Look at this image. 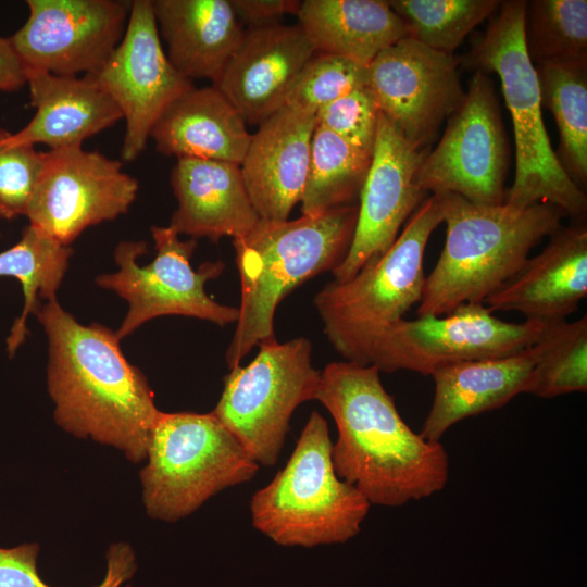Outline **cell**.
<instances>
[{"mask_svg": "<svg viewBox=\"0 0 587 587\" xmlns=\"http://www.w3.org/2000/svg\"><path fill=\"white\" fill-rule=\"evenodd\" d=\"M377 366L332 362L321 372L315 400L333 416V464L370 502L400 507L442 490L449 458L439 441L413 432L384 388Z\"/></svg>", "mask_w": 587, "mask_h": 587, "instance_id": "obj_1", "label": "cell"}, {"mask_svg": "<svg viewBox=\"0 0 587 587\" xmlns=\"http://www.w3.org/2000/svg\"><path fill=\"white\" fill-rule=\"evenodd\" d=\"M35 314L48 339L47 386L55 423L141 462L162 412L146 376L125 358L116 333L98 323L80 324L57 299Z\"/></svg>", "mask_w": 587, "mask_h": 587, "instance_id": "obj_2", "label": "cell"}, {"mask_svg": "<svg viewBox=\"0 0 587 587\" xmlns=\"http://www.w3.org/2000/svg\"><path fill=\"white\" fill-rule=\"evenodd\" d=\"M358 211V204H349L295 220L260 218L247 234L233 239L241 294L226 351L229 369L239 365L254 346L277 340L275 312L292 289L342 262Z\"/></svg>", "mask_w": 587, "mask_h": 587, "instance_id": "obj_3", "label": "cell"}, {"mask_svg": "<svg viewBox=\"0 0 587 587\" xmlns=\"http://www.w3.org/2000/svg\"><path fill=\"white\" fill-rule=\"evenodd\" d=\"M439 197L446 241L425 277L416 316H441L464 303H483L520 272L530 250L565 217L549 203L519 209L473 203L452 193Z\"/></svg>", "mask_w": 587, "mask_h": 587, "instance_id": "obj_4", "label": "cell"}, {"mask_svg": "<svg viewBox=\"0 0 587 587\" xmlns=\"http://www.w3.org/2000/svg\"><path fill=\"white\" fill-rule=\"evenodd\" d=\"M526 2L501 1L485 33L460 62L500 79L515 142V175L504 203L519 209L549 203L582 221L586 193L562 167L544 123L537 71L525 45Z\"/></svg>", "mask_w": 587, "mask_h": 587, "instance_id": "obj_5", "label": "cell"}, {"mask_svg": "<svg viewBox=\"0 0 587 587\" xmlns=\"http://www.w3.org/2000/svg\"><path fill=\"white\" fill-rule=\"evenodd\" d=\"M440 223L441 199L429 195L380 258L348 282L333 280L317 292L314 305L324 333L346 361L369 365L382 335L421 301L424 253Z\"/></svg>", "mask_w": 587, "mask_h": 587, "instance_id": "obj_6", "label": "cell"}, {"mask_svg": "<svg viewBox=\"0 0 587 587\" xmlns=\"http://www.w3.org/2000/svg\"><path fill=\"white\" fill-rule=\"evenodd\" d=\"M326 420L313 411L286 465L250 500L253 527L282 546L346 542L370 502L336 474Z\"/></svg>", "mask_w": 587, "mask_h": 587, "instance_id": "obj_7", "label": "cell"}, {"mask_svg": "<svg viewBox=\"0 0 587 587\" xmlns=\"http://www.w3.org/2000/svg\"><path fill=\"white\" fill-rule=\"evenodd\" d=\"M140 472L147 514L175 522L223 489L251 480L259 464L212 414L162 412Z\"/></svg>", "mask_w": 587, "mask_h": 587, "instance_id": "obj_8", "label": "cell"}, {"mask_svg": "<svg viewBox=\"0 0 587 587\" xmlns=\"http://www.w3.org/2000/svg\"><path fill=\"white\" fill-rule=\"evenodd\" d=\"M320 376L307 338L261 344L248 365L230 369L211 413L258 464L272 466L280 454L292 413L299 404L315 400Z\"/></svg>", "mask_w": 587, "mask_h": 587, "instance_id": "obj_9", "label": "cell"}, {"mask_svg": "<svg viewBox=\"0 0 587 587\" xmlns=\"http://www.w3.org/2000/svg\"><path fill=\"white\" fill-rule=\"evenodd\" d=\"M151 235L157 251L151 263L138 264V259L148 253L146 241L124 240L114 251L118 270L96 277L99 287L114 291L128 303L115 330L118 339L163 315L190 316L220 326L236 323L238 308L221 304L205 291V284L218 277L225 264L204 262L196 271L190 263L196 239L182 240L170 226H152Z\"/></svg>", "mask_w": 587, "mask_h": 587, "instance_id": "obj_10", "label": "cell"}, {"mask_svg": "<svg viewBox=\"0 0 587 587\" xmlns=\"http://www.w3.org/2000/svg\"><path fill=\"white\" fill-rule=\"evenodd\" d=\"M510 164L508 138L490 76L475 71L460 105L448 117L435 149L414 177L426 195H458L486 205L505 202Z\"/></svg>", "mask_w": 587, "mask_h": 587, "instance_id": "obj_11", "label": "cell"}, {"mask_svg": "<svg viewBox=\"0 0 587 587\" xmlns=\"http://www.w3.org/2000/svg\"><path fill=\"white\" fill-rule=\"evenodd\" d=\"M484 303H464L441 316L401 320L376 342L370 364L379 372L407 370L430 375L462 361L503 358L532 347L549 323H509Z\"/></svg>", "mask_w": 587, "mask_h": 587, "instance_id": "obj_12", "label": "cell"}, {"mask_svg": "<svg viewBox=\"0 0 587 587\" xmlns=\"http://www.w3.org/2000/svg\"><path fill=\"white\" fill-rule=\"evenodd\" d=\"M139 189L122 162L83 146L49 150L26 207L33 225L63 246L126 214Z\"/></svg>", "mask_w": 587, "mask_h": 587, "instance_id": "obj_13", "label": "cell"}, {"mask_svg": "<svg viewBox=\"0 0 587 587\" xmlns=\"http://www.w3.org/2000/svg\"><path fill=\"white\" fill-rule=\"evenodd\" d=\"M29 14L9 38L25 76L96 75L121 42L132 1L27 0Z\"/></svg>", "mask_w": 587, "mask_h": 587, "instance_id": "obj_14", "label": "cell"}, {"mask_svg": "<svg viewBox=\"0 0 587 587\" xmlns=\"http://www.w3.org/2000/svg\"><path fill=\"white\" fill-rule=\"evenodd\" d=\"M92 76L125 121L121 155L127 162L145 150L153 126L168 105L193 86L167 59L151 0L132 1L121 42Z\"/></svg>", "mask_w": 587, "mask_h": 587, "instance_id": "obj_15", "label": "cell"}, {"mask_svg": "<svg viewBox=\"0 0 587 587\" xmlns=\"http://www.w3.org/2000/svg\"><path fill=\"white\" fill-rule=\"evenodd\" d=\"M460 59L411 37L383 50L366 67V87L379 112L417 149L425 150L462 102Z\"/></svg>", "mask_w": 587, "mask_h": 587, "instance_id": "obj_16", "label": "cell"}, {"mask_svg": "<svg viewBox=\"0 0 587 587\" xmlns=\"http://www.w3.org/2000/svg\"><path fill=\"white\" fill-rule=\"evenodd\" d=\"M425 154L379 112L372 162L359 197L354 235L347 255L332 272L335 282H348L380 258L427 198L414 183Z\"/></svg>", "mask_w": 587, "mask_h": 587, "instance_id": "obj_17", "label": "cell"}, {"mask_svg": "<svg viewBox=\"0 0 587 587\" xmlns=\"http://www.w3.org/2000/svg\"><path fill=\"white\" fill-rule=\"evenodd\" d=\"M315 53L298 24L248 28L213 86L246 123L259 125L285 105L294 84Z\"/></svg>", "mask_w": 587, "mask_h": 587, "instance_id": "obj_18", "label": "cell"}, {"mask_svg": "<svg viewBox=\"0 0 587 587\" xmlns=\"http://www.w3.org/2000/svg\"><path fill=\"white\" fill-rule=\"evenodd\" d=\"M315 126L314 114L284 105L251 135L240 172L260 218L286 221L300 203Z\"/></svg>", "mask_w": 587, "mask_h": 587, "instance_id": "obj_19", "label": "cell"}, {"mask_svg": "<svg viewBox=\"0 0 587 587\" xmlns=\"http://www.w3.org/2000/svg\"><path fill=\"white\" fill-rule=\"evenodd\" d=\"M546 248L528 258L511 279L483 303L491 311H515L542 323L564 321L587 296V225L560 226Z\"/></svg>", "mask_w": 587, "mask_h": 587, "instance_id": "obj_20", "label": "cell"}, {"mask_svg": "<svg viewBox=\"0 0 587 587\" xmlns=\"http://www.w3.org/2000/svg\"><path fill=\"white\" fill-rule=\"evenodd\" d=\"M177 200L170 227L192 239L218 241L247 234L260 220L246 189L240 165L204 160L177 159L171 172Z\"/></svg>", "mask_w": 587, "mask_h": 587, "instance_id": "obj_21", "label": "cell"}, {"mask_svg": "<svg viewBox=\"0 0 587 587\" xmlns=\"http://www.w3.org/2000/svg\"><path fill=\"white\" fill-rule=\"evenodd\" d=\"M536 364L534 345L508 357L442 365L430 376L434 399L421 435L439 441L458 422L505 405L527 392Z\"/></svg>", "mask_w": 587, "mask_h": 587, "instance_id": "obj_22", "label": "cell"}, {"mask_svg": "<svg viewBox=\"0 0 587 587\" xmlns=\"http://www.w3.org/2000/svg\"><path fill=\"white\" fill-rule=\"evenodd\" d=\"M35 115L13 136L50 150L82 146L83 141L123 120L112 98L92 75L64 77L49 73L26 74Z\"/></svg>", "mask_w": 587, "mask_h": 587, "instance_id": "obj_23", "label": "cell"}, {"mask_svg": "<svg viewBox=\"0 0 587 587\" xmlns=\"http://www.w3.org/2000/svg\"><path fill=\"white\" fill-rule=\"evenodd\" d=\"M166 55L185 78L210 79L223 73L245 29L229 0L152 1Z\"/></svg>", "mask_w": 587, "mask_h": 587, "instance_id": "obj_24", "label": "cell"}, {"mask_svg": "<svg viewBox=\"0 0 587 587\" xmlns=\"http://www.w3.org/2000/svg\"><path fill=\"white\" fill-rule=\"evenodd\" d=\"M246 124L216 87L192 86L168 105L150 138L164 155L240 165L251 139Z\"/></svg>", "mask_w": 587, "mask_h": 587, "instance_id": "obj_25", "label": "cell"}, {"mask_svg": "<svg viewBox=\"0 0 587 587\" xmlns=\"http://www.w3.org/2000/svg\"><path fill=\"white\" fill-rule=\"evenodd\" d=\"M316 53L367 67L386 48L408 37L404 22L384 0H304L296 14Z\"/></svg>", "mask_w": 587, "mask_h": 587, "instance_id": "obj_26", "label": "cell"}, {"mask_svg": "<svg viewBox=\"0 0 587 587\" xmlns=\"http://www.w3.org/2000/svg\"><path fill=\"white\" fill-rule=\"evenodd\" d=\"M541 103L558 125V159L583 189L587 183V60H554L536 64Z\"/></svg>", "mask_w": 587, "mask_h": 587, "instance_id": "obj_27", "label": "cell"}, {"mask_svg": "<svg viewBox=\"0 0 587 587\" xmlns=\"http://www.w3.org/2000/svg\"><path fill=\"white\" fill-rule=\"evenodd\" d=\"M73 250L63 246L33 225L26 226L13 247L0 252V276L16 278L23 289L24 307L7 338L12 357L28 334L26 321L40 308L39 300L57 299Z\"/></svg>", "mask_w": 587, "mask_h": 587, "instance_id": "obj_28", "label": "cell"}, {"mask_svg": "<svg viewBox=\"0 0 587 587\" xmlns=\"http://www.w3.org/2000/svg\"><path fill=\"white\" fill-rule=\"evenodd\" d=\"M372 154L316 125L300 200L302 215H320L338 207L353 204L360 197Z\"/></svg>", "mask_w": 587, "mask_h": 587, "instance_id": "obj_29", "label": "cell"}, {"mask_svg": "<svg viewBox=\"0 0 587 587\" xmlns=\"http://www.w3.org/2000/svg\"><path fill=\"white\" fill-rule=\"evenodd\" d=\"M536 364L527 394L554 398L587 390V316L549 323L534 344Z\"/></svg>", "mask_w": 587, "mask_h": 587, "instance_id": "obj_30", "label": "cell"}, {"mask_svg": "<svg viewBox=\"0 0 587 587\" xmlns=\"http://www.w3.org/2000/svg\"><path fill=\"white\" fill-rule=\"evenodd\" d=\"M498 0H390L409 37L441 53L453 54L464 38L498 10Z\"/></svg>", "mask_w": 587, "mask_h": 587, "instance_id": "obj_31", "label": "cell"}, {"mask_svg": "<svg viewBox=\"0 0 587 587\" xmlns=\"http://www.w3.org/2000/svg\"><path fill=\"white\" fill-rule=\"evenodd\" d=\"M524 33L528 57L536 64L587 60V1H527Z\"/></svg>", "mask_w": 587, "mask_h": 587, "instance_id": "obj_32", "label": "cell"}, {"mask_svg": "<svg viewBox=\"0 0 587 587\" xmlns=\"http://www.w3.org/2000/svg\"><path fill=\"white\" fill-rule=\"evenodd\" d=\"M367 70L349 59L315 53L294 84L285 105L316 114L338 98L366 87Z\"/></svg>", "mask_w": 587, "mask_h": 587, "instance_id": "obj_33", "label": "cell"}, {"mask_svg": "<svg viewBox=\"0 0 587 587\" xmlns=\"http://www.w3.org/2000/svg\"><path fill=\"white\" fill-rule=\"evenodd\" d=\"M46 152L18 141L0 128V216L7 220L25 215L34 187L40 176Z\"/></svg>", "mask_w": 587, "mask_h": 587, "instance_id": "obj_34", "label": "cell"}, {"mask_svg": "<svg viewBox=\"0 0 587 587\" xmlns=\"http://www.w3.org/2000/svg\"><path fill=\"white\" fill-rule=\"evenodd\" d=\"M379 110L367 87L358 88L322 108L316 125L350 145L373 153Z\"/></svg>", "mask_w": 587, "mask_h": 587, "instance_id": "obj_35", "label": "cell"}, {"mask_svg": "<svg viewBox=\"0 0 587 587\" xmlns=\"http://www.w3.org/2000/svg\"><path fill=\"white\" fill-rule=\"evenodd\" d=\"M38 544L0 547V587H52L37 571Z\"/></svg>", "mask_w": 587, "mask_h": 587, "instance_id": "obj_36", "label": "cell"}, {"mask_svg": "<svg viewBox=\"0 0 587 587\" xmlns=\"http://www.w3.org/2000/svg\"><path fill=\"white\" fill-rule=\"evenodd\" d=\"M241 25L255 28L279 23L286 14H297V0H229Z\"/></svg>", "mask_w": 587, "mask_h": 587, "instance_id": "obj_37", "label": "cell"}, {"mask_svg": "<svg viewBox=\"0 0 587 587\" xmlns=\"http://www.w3.org/2000/svg\"><path fill=\"white\" fill-rule=\"evenodd\" d=\"M136 555L132 547L120 542L112 545L107 552V572L97 587H122L135 574Z\"/></svg>", "mask_w": 587, "mask_h": 587, "instance_id": "obj_38", "label": "cell"}, {"mask_svg": "<svg viewBox=\"0 0 587 587\" xmlns=\"http://www.w3.org/2000/svg\"><path fill=\"white\" fill-rule=\"evenodd\" d=\"M26 85L24 68L9 38L0 36V90L15 91Z\"/></svg>", "mask_w": 587, "mask_h": 587, "instance_id": "obj_39", "label": "cell"}]
</instances>
